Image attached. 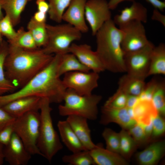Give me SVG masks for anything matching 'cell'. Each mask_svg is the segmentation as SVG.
Instances as JSON below:
<instances>
[{"label": "cell", "mask_w": 165, "mask_h": 165, "mask_svg": "<svg viewBox=\"0 0 165 165\" xmlns=\"http://www.w3.org/2000/svg\"><path fill=\"white\" fill-rule=\"evenodd\" d=\"M61 56L60 54L53 55L45 68L18 90L0 96V107L14 100L27 97L47 98L50 103L62 102L67 89L58 73Z\"/></svg>", "instance_id": "obj_1"}, {"label": "cell", "mask_w": 165, "mask_h": 165, "mask_svg": "<svg viewBox=\"0 0 165 165\" xmlns=\"http://www.w3.org/2000/svg\"><path fill=\"white\" fill-rule=\"evenodd\" d=\"M53 56L45 53L42 48L27 50L9 44L4 64L6 76L17 89H20L45 68Z\"/></svg>", "instance_id": "obj_2"}, {"label": "cell", "mask_w": 165, "mask_h": 165, "mask_svg": "<svg viewBox=\"0 0 165 165\" xmlns=\"http://www.w3.org/2000/svg\"><path fill=\"white\" fill-rule=\"evenodd\" d=\"M121 30L112 19L105 22L97 31L95 51L105 70L114 73L126 72L125 53L121 47Z\"/></svg>", "instance_id": "obj_3"}, {"label": "cell", "mask_w": 165, "mask_h": 165, "mask_svg": "<svg viewBox=\"0 0 165 165\" xmlns=\"http://www.w3.org/2000/svg\"><path fill=\"white\" fill-rule=\"evenodd\" d=\"M49 100L41 98L40 124L37 145L40 152L49 162L63 148L60 138L54 129L51 115L52 108Z\"/></svg>", "instance_id": "obj_4"}, {"label": "cell", "mask_w": 165, "mask_h": 165, "mask_svg": "<svg viewBox=\"0 0 165 165\" xmlns=\"http://www.w3.org/2000/svg\"><path fill=\"white\" fill-rule=\"evenodd\" d=\"M102 98L100 95H82L67 89L64 97V104L58 107L59 114L62 116L74 115L95 120L98 113L97 105Z\"/></svg>", "instance_id": "obj_5"}, {"label": "cell", "mask_w": 165, "mask_h": 165, "mask_svg": "<svg viewBox=\"0 0 165 165\" xmlns=\"http://www.w3.org/2000/svg\"><path fill=\"white\" fill-rule=\"evenodd\" d=\"M46 27L48 42L42 49L47 54L62 55L69 53L71 44L82 37L80 31L67 23L56 25L46 24Z\"/></svg>", "instance_id": "obj_6"}, {"label": "cell", "mask_w": 165, "mask_h": 165, "mask_svg": "<svg viewBox=\"0 0 165 165\" xmlns=\"http://www.w3.org/2000/svg\"><path fill=\"white\" fill-rule=\"evenodd\" d=\"M40 124V113L34 111L16 118L13 126L14 132L20 138L28 152L31 155L43 157L37 145Z\"/></svg>", "instance_id": "obj_7"}, {"label": "cell", "mask_w": 165, "mask_h": 165, "mask_svg": "<svg viewBox=\"0 0 165 165\" xmlns=\"http://www.w3.org/2000/svg\"><path fill=\"white\" fill-rule=\"evenodd\" d=\"M154 46L150 42L140 49L125 53L124 63L127 74L145 79L148 77L151 54Z\"/></svg>", "instance_id": "obj_8"}, {"label": "cell", "mask_w": 165, "mask_h": 165, "mask_svg": "<svg viewBox=\"0 0 165 165\" xmlns=\"http://www.w3.org/2000/svg\"><path fill=\"white\" fill-rule=\"evenodd\" d=\"M142 23L134 21L119 27L123 32L121 44L125 53L140 49L150 42L147 38Z\"/></svg>", "instance_id": "obj_9"}, {"label": "cell", "mask_w": 165, "mask_h": 165, "mask_svg": "<svg viewBox=\"0 0 165 165\" xmlns=\"http://www.w3.org/2000/svg\"><path fill=\"white\" fill-rule=\"evenodd\" d=\"M99 78V73L93 71H75L64 74L62 80L66 89L80 95H89L98 86Z\"/></svg>", "instance_id": "obj_10"}, {"label": "cell", "mask_w": 165, "mask_h": 165, "mask_svg": "<svg viewBox=\"0 0 165 165\" xmlns=\"http://www.w3.org/2000/svg\"><path fill=\"white\" fill-rule=\"evenodd\" d=\"M86 20L93 35L106 22L111 19V13L106 0H87L85 7Z\"/></svg>", "instance_id": "obj_11"}, {"label": "cell", "mask_w": 165, "mask_h": 165, "mask_svg": "<svg viewBox=\"0 0 165 165\" xmlns=\"http://www.w3.org/2000/svg\"><path fill=\"white\" fill-rule=\"evenodd\" d=\"M3 154L5 160L10 165H26L32 155L14 132L9 143L4 146Z\"/></svg>", "instance_id": "obj_12"}, {"label": "cell", "mask_w": 165, "mask_h": 165, "mask_svg": "<svg viewBox=\"0 0 165 165\" xmlns=\"http://www.w3.org/2000/svg\"><path fill=\"white\" fill-rule=\"evenodd\" d=\"M69 53L74 54L82 64L93 72L99 73L105 70L96 51H93L87 44L73 43L69 48Z\"/></svg>", "instance_id": "obj_13"}, {"label": "cell", "mask_w": 165, "mask_h": 165, "mask_svg": "<svg viewBox=\"0 0 165 165\" xmlns=\"http://www.w3.org/2000/svg\"><path fill=\"white\" fill-rule=\"evenodd\" d=\"M87 0H72L64 12L62 20L86 33L88 28L86 21L85 7Z\"/></svg>", "instance_id": "obj_14"}, {"label": "cell", "mask_w": 165, "mask_h": 165, "mask_svg": "<svg viewBox=\"0 0 165 165\" xmlns=\"http://www.w3.org/2000/svg\"><path fill=\"white\" fill-rule=\"evenodd\" d=\"M101 111L102 115L100 122L103 125L115 123L123 129L128 130L137 123L136 120L130 116L128 108L126 107L115 108L103 106Z\"/></svg>", "instance_id": "obj_15"}, {"label": "cell", "mask_w": 165, "mask_h": 165, "mask_svg": "<svg viewBox=\"0 0 165 165\" xmlns=\"http://www.w3.org/2000/svg\"><path fill=\"white\" fill-rule=\"evenodd\" d=\"M41 98L27 97L14 100L2 107L13 117L16 118L31 111L40 109Z\"/></svg>", "instance_id": "obj_16"}, {"label": "cell", "mask_w": 165, "mask_h": 165, "mask_svg": "<svg viewBox=\"0 0 165 165\" xmlns=\"http://www.w3.org/2000/svg\"><path fill=\"white\" fill-rule=\"evenodd\" d=\"M87 119L84 117L71 115L68 116V123L86 150L90 151L97 145L92 140L91 131L87 123Z\"/></svg>", "instance_id": "obj_17"}, {"label": "cell", "mask_w": 165, "mask_h": 165, "mask_svg": "<svg viewBox=\"0 0 165 165\" xmlns=\"http://www.w3.org/2000/svg\"><path fill=\"white\" fill-rule=\"evenodd\" d=\"M113 20L119 27L134 21L146 23L148 20L147 9L141 3L134 1L130 6L121 10L120 14L115 15Z\"/></svg>", "instance_id": "obj_18"}, {"label": "cell", "mask_w": 165, "mask_h": 165, "mask_svg": "<svg viewBox=\"0 0 165 165\" xmlns=\"http://www.w3.org/2000/svg\"><path fill=\"white\" fill-rule=\"evenodd\" d=\"M95 164L127 165V161L119 154L105 149L100 145L89 151Z\"/></svg>", "instance_id": "obj_19"}, {"label": "cell", "mask_w": 165, "mask_h": 165, "mask_svg": "<svg viewBox=\"0 0 165 165\" xmlns=\"http://www.w3.org/2000/svg\"><path fill=\"white\" fill-rule=\"evenodd\" d=\"M57 126L61 141L68 150L72 153L86 150L66 120L58 121Z\"/></svg>", "instance_id": "obj_20"}, {"label": "cell", "mask_w": 165, "mask_h": 165, "mask_svg": "<svg viewBox=\"0 0 165 165\" xmlns=\"http://www.w3.org/2000/svg\"><path fill=\"white\" fill-rule=\"evenodd\" d=\"M165 150L164 141L154 142L137 154V160L141 165L156 164L163 156Z\"/></svg>", "instance_id": "obj_21"}, {"label": "cell", "mask_w": 165, "mask_h": 165, "mask_svg": "<svg viewBox=\"0 0 165 165\" xmlns=\"http://www.w3.org/2000/svg\"><path fill=\"white\" fill-rule=\"evenodd\" d=\"M132 108L134 119L143 124H149L159 114L152 100L138 99Z\"/></svg>", "instance_id": "obj_22"}, {"label": "cell", "mask_w": 165, "mask_h": 165, "mask_svg": "<svg viewBox=\"0 0 165 165\" xmlns=\"http://www.w3.org/2000/svg\"><path fill=\"white\" fill-rule=\"evenodd\" d=\"M145 79L127 74L120 78L118 88L128 95L139 97L145 85Z\"/></svg>", "instance_id": "obj_23"}, {"label": "cell", "mask_w": 165, "mask_h": 165, "mask_svg": "<svg viewBox=\"0 0 165 165\" xmlns=\"http://www.w3.org/2000/svg\"><path fill=\"white\" fill-rule=\"evenodd\" d=\"M28 0H0L2 9L11 19L14 26L20 23L21 15Z\"/></svg>", "instance_id": "obj_24"}, {"label": "cell", "mask_w": 165, "mask_h": 165, "mask_svg": "<svg viewBox=\"0 0 165 165\" xmlns=\"http://www.w3.org/2000/svg\"><path fill=\"white\" fill-rule=\"evenodd\" d=\"M165 75V45L161 43L153 48L151 56L148 76Z\"/></svg>", "instance_id": "obj_25"}, {"label": "cell", "mask_w": 165, "mask_h": 165, "mask_svg": "<svg viewBox=\"0 0 165 165\" xmlns=\"http://www.w3.org/2000/svg\"><path fill=\"white\" fill-rule=\"evenodd\" d=\"M9 44L4 40L0 44V96L16 90V87L6 78L4 62L8 53Z\"/></svg>", "instance_id": "obj_26"}, {"label": "cell", "mask_w": 165, "mask_h": 165, "mask_svg": "<svg viewBox=\"0 0 165 165\" xmlns=\"http://www.w3.org/2000/svg\"><path fill=\"white\" fill-rule=\"evenodd\" d=\"M88 68L82 64L73 54L68 53L61 55L58 68L59 76L72 72H90Z\"/></svg>", "instance_id": "obj_27"}, {"label": "cell", "mask_w": 165, "mask_h": 165, "mask_svg": "<svg viewBox=\"0 0 165 165\" xmlns=\"http://www.w3.org/2000/svg\"><path fill=\"white\" fill-rule=\"evenodd\" d=\"M46 24L39 23L31 17L28 23L27 28L32 36L35 43L39 48H43L48 42V35Z\"/></svg>", "instance_id": "obj_28"}, {"label": "cell", "mask_w": 165, "mask_h": 165, "mask_svg": "<svg viewBox=\"0 0 165 165\" xmlns=\"http://www.w3.org/2000/svg\"><path fill=\"white\" fill-rule=\"evenodd\" d=\"M9 45L27 50H34L38 48L30 33L20 27L16 32L14 37L7 41Z\"/></svg>", "instance_id": "obj_29"}, {"label": "cell", "mask_w": 165, "mask_h": 165, "mask_svg": "<svg viewBox=\"0 0 165 165\" xmlns=\"http://www.w3.org/2000/svg\"><path fill=\"white\" fill-rule=\"evenodd\" d=\"M72 0H48L50 19L58 23L61 22L63 15Z\"/></svg>", "instance_id": "obj_30"}, {"label": "cell", "mask_w": 165, "mask_h": 165, "mask_svg": "<svg viewBox=\"0 0 165 165\" xmlns=\"http://www.w3.org/2000/svg\"><path fill=\"white\" fill-rule=\"evenodd\" d=\"M63 162L74 165H91L95 164L89 151L83 150L65 155L62 158Z\"/></svg>", "instance_id": "obj_31"}, {"label": "cell", "mask_w": 165, "mask_h": 165, "mask_svg": "<svg viewBox=\"0 0 165 165\" xmlns=\"http://www.w3.org/2000/svg\"><path fill=\"white\" fill-rule=\"evenodd\" d=\"M152 101L159 114L165 115V82L164 80L158 82Z\"/></svg>", "instance_id": "obj_32"}, {"label": "cell", "mask_w": 165, "mask_h": 165, "mask_svg": "<svg viewBox=\"0 0 165 165\" xmlns=\"http://www.w3.org/2000/svg\"><path fill=\"white\" fill-rule=\"evenodd\" d=\"M102 136L106 144V149L120 154V137L117 133L109 128H105Z\"/></svg>", "instance_id": "obj_33"}, {"label": "cell", "mask_w": 165, "mask_h": 165, "mask_svg": "<svg viewBox=\"0 0 165 165\" xmlns=\"http://www.w3.org/2000/svg\"><path fill=\"white\" fill-rule=\"evenodd\" d=\"M120 137V154L124 156H128L132 153L137 145L132 137L125 129L119 133Z\"/></svg>", "instance_id": "obj_34"}, {"label": "cell", "mask_w": 165, "mask_h": 165, "mask_svg": "<svg viewBox=\"0 0 165 165\" xmlns=\"http://www.w3.org/2000/svg\"><path fill=\"white\" fill-rule=\"evenodd\" d=\"M127 94L118 88L116 92L105 102L104 106L121 108L126 107Z\"/></svg>", "instance_id": "obj_35"}, {"label": "cell", "mask_w": 165, "mask_h": 165, "mask_svg": "<svg viewBox=\"0 0 165 165\" xmlns=\"http://www.w3.org/2000/svg\"><path fill=\"white\" fill-rule=\"evenodd\" d=\"M14 26L10 18L6 15L0 20V31L7 41L13 39L16 34Z\"/></svg>", "instance_id": "obj_36"}, {"label": "cell", "mask_w": 165, "mask_h": 165, "mask_svg": "<svg viewBox=\"0 0 165 165\" xmlns=\"http://www.w3.org/2000/svg\"><path fill=\"white\" fill-rule=\"evenodd\" d=\"M129 130V133L137 143L143 141L148 138L142 127L137 123Z\"/></svg>", "instance_id": "obj_37"}, {"label": "cell", "mask_w": 165, "mask_h": 165, "mask_svg": "<svg viewBox=\"0 0 165 165\" xmlns=\"http://www.w3.org/2000/svg\"><path fill=\"white\" fill-rule=\"evenodd\" d=\"M158 82L156 79L154 78L145 84L142 92L138 97L139 99L152 100Z\"/></svg>", "instance_id": "obj_38"}, {"label": "cell", "mask_w": 165, "mask_h": 165, "mask_svg": "<svg viewBox=\"0 0 165 165\" xmlns=\"http://www.w3.org/2000/svg\"><path fill=\"white\" fill-rule=\"evenodd\" d=\"M165 131V122L159 114L152 120V134L157 137L163 134Z\"/></svg>", "instance_id": "obj_39"}, {"label": "cell", "mask_w": 165, "mask_h": 165, "mask_svg": "<svg viewBox=\"0 0 165 165\" xmlns=\"http://www.w3.org/2000/svg\"><path fill=\"white\" fill-rule=\"evenodd\" d=\"M16 119L0 107V131L7 126L12 124Z\"/></svg>", "instance_id": "obj_40"}, {"label": "cell", "mask_w": 165, "mask_h": 165, "mask_svg": "<svg viewBox=\"0 0 165 165\" xmlns=\"http://www.w3.org/2000/svg\"><path fill=\"white\" fill-rule=\"evenodd\" d=\"M13 124L7 126L0 131V143L4 146L9 143L14 133Z\"/></svg>", "instance_id": "obj_41"}, {"label": "cell", "mask_w": 165, "mask_h": 165, "mask_svg": "<svg viewBox=\"0 0 165 165\" xmlns=\"http://www.w3.org/2000/svg\"><path fill=\"white\" fill-rule=\"evenodd\" d=\"M36 4L38 11L47 13L49 9V5L46 0H36Z\"/></svg>", "instance_id": "obj_42"}, {"label": "cell", "mask_w": 165, "mask_h": 165, "mask_svg": "<svg viewBox=\"0 0 165 165\" xmlns=\"http://www.w3.org/2000/svg\"><path fill=\"white\" fill-rule=\"evenodd\" d=\"M151 19L159 22L165 26V16L161 14L158 9H154Z\"/></svg>", "instance_id": "obj_43"}, {"label": "cell", "mask_w": 165, "mask_h": 165, "mask_svg": "<svg viewBox=\"0 0 165 165\" xmlns=\"http://www.w3.org/2000/svg\"><path fill=\"white\" fill-rule=\"evenodd\" d=\"M151 4L155 9L163 11L165 8V2L160 0H145Z\"/></svg>", "instance_id": "obj_44"}, {"label": "cell", "mask_w": 165, "mask_h": 165, "mask_svg": "<svg viewBox=\"0 0 165 165\" xmlns=\"http://www.w3.org/2000/svg\"><path fill=\"white\" fill-rule=\"evenodd\" d=\"M47 13L37 11L34 14L32 18L38 23H45L46 20Z\"/></svg>", "instance_id": "obj_45"}, {"label": "cell", "mask_w": 165, "mask_h": 165, "mask_svg": "<svg viewBox=\"0 0 165 165\" xmlns=\"http://www.w3.org/2000/svg\"><path fill=\"white\" fill-rule=\"evenodd\" d=\"M138 99V96L127 94L126 107L132 108Z\"/></svg>", "instance_id": "obj_46"}, {"label": "cell", "mask_w": 165, "mask_h": 165, "mask_svg": "<svg viewBox=\"0 0 165 165\" xmlns=\"http://www.w3.org/2000/svg\"><path fill=\"white\" fill-rule=\"evenodd\" d=\"M136 0H110L108 2V5L111 10L116 9L119 4L121 2L123 1H127L131 2L136 1Z\"/></svg>", "instance_id": "obj_47"}, {"label": "cell", "mask_w": 165, "mask_h": 165, "mask_svg": "<svg viewBox=\"0 0 165 165\" xmlns=\"http://www.w3.org/2000/svg\"><path fill=\"white\" fill-rule=\"evenodd\" d=\"M138 123L140 124L143 128L147 137L148 138L152 134V121L149 124H143L139 123Z\"/></svg>", "instance_id": "obj_48"}, {"label": "cell", "mask_w": 165, "mask_h": 165, "mask_svg": "<svg viewBox=\"0 0 165 165\" xmlns=\"http://www.w3.org/2000/svg\"><path fill=\"white\" fill-rule=\"evenodd\" d=\"M4 146L0 143V165L3 163L4 160L3 154Z\"/></svg>", "instance_id": "obj_49"}, {"label": "cell", "mask_w": 165, "mask_h": 165, "mask_svg": "<svg viewBox=\"0 0 165 165\" xmlns=\"http://www.w3.org/2000/svg\"><path fill=\"white\" fill-rule=\"evenodd\" d=\"M2 9L1 6V5L0 3V20L4 17V16L3 15L2 12Z\"/></svg>", "instance_id": "obj_50"}, {"label": "cell", "mask_w": 165, "mask_h": 165, "mask_svg": "<svg viewBox=\"0 0 165 165\" xmlns=\"http://www.w3.org/2000/svg\"><path fill=\"white\" fill-rule=\"evenodd\" d=\"M2 35L1 34V33L0 31V44H1L3 41V39L2 37Z\"/></svg>", "instance_id": "obj_51"}, {"label": "cell", "mask_w": 165, "mask_h": 165, "mask_svg": "<svg viewBox=\"0 0 165 165\" xmlns=\"http://www.w3.org/2000/svg\"><path fill=\"white\" fill-rule=\"evenodd\" d=\"M31 0H28L29 2V1H31Z\"/></svg>", "instance_id": "obj_52"}]
</instances>
